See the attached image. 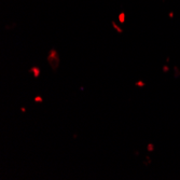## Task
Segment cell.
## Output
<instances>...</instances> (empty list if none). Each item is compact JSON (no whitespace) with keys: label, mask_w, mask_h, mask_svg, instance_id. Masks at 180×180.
I'll use <instances>...</instances> for the list:
<instances>
[{"label":"cell","mask_w":180,"mask_h":180,"mask_svg":"<svg viewBox=\"0 0 180 180\" xmlns=\"http://www.w3.org/2000/svg\"><path fill=\"white\" fill-rule=\"evenodd\" d=\"M60 55H58L57 51L53 48V49H51L50 52H49V55H48V63L50 64V66H51V68L53 69L54 72H56L57 69H58V67H60Z\"/></svg>","instance_id":"1"},{"label":"cell","mask_w":180,"mask_h":180,"mask_svg":"<svg viewBox=\"0 0 180 180\" xmlns=\"http://www.w3.org/2000/svg\"><path fill=\"white\" fill-rule=\"evenodd\" d=\"M112 27L114 28V29H116V30L118 32H119V33H122V32H123V29H122V28H121L120 26H118V25H116V23L114 22V21L112 22Z\"/></svg>","instance_id":"3"},{"label":"cell","mask_w":180,"mask_h":180,"mask_svg":"<svg viewBox=\"0 0 180 180\" xmlns=\"http://www.w3.org/2000/svg\"><path fill=\"white\" fill-rule=\"evenodd\" d=\"M119 22H120L121 24L125 23V13L124 12H121V13L119 14Z\"/></svg>","instance_id":"4"},{"label":"cell","mask_w":180,"mask_h":180,"mask_svg":"<svg viewBox=\"0 0 180 180\" xmlns=\"http://www.w3.org/2000/svg\"><path fill=\"white\" fill-rule=\"evenodd\" d=\"M36 102H43V99H42V97L41 96H36L35 97V99H33Z\"/></svg>","instance_id":"7"},{"label":"cell","mask_w":180,"mask_h":180,"mask_svg":"<svg viewBox=\"0 0 180 180\" xmlns=\"http://www.w3.org/2000/svg\"><path fill=\"white\" fill-rule=\"evenodd\" d=\"M147 149H148L149 152H152L153 150H154V146H153V143H149L148 147H147Z\"/></svg>","instance_id":"6"},{"label":"cell","mask_w":180,"mask_h":180,"mask_svg":"<svg viewBox=\"0 0 180 180\" xmlns=\"http://www.w3.org/2000/svg\"><path fill=\"white\" fill-rule=\"evenodd\" d=\"M21 110L23 111V112H25V111H26V109H25V108H24V107H23V108H21Z\"/></svg>","instance_id":"8"},{"label":"cell","mask_w":180,"mask_h":180,"mask_svg":"<svg viewBox=\"0 0 180 180\" xmlns=\"http://www.w3.org/2000/svg\"><path fill=\"white\" fill-rule=\"evenodd\" d=\"M29 72L33 74V77H35L36 79H38L39 78V76H40V74H41V69H40L39 67L33 66V67H31V68L29 69Z\"/></svg>","instance_id":"2"},{"label":"cell","mask_w":180,"mask_h":180,"mask_svg":"<svg viewBox=\"0 0 180 180\" xmlns=\"http://www.w3.org/2000/svg\"><path fill=\"white\" fill-rule=\"evenodd\" d=\"M135 85H136V86H138V88H145L146 83H145L143 81H141V80H139V81H137V82L135 83Z\"/></svg>","instance_id":"5"}]
</instances>
